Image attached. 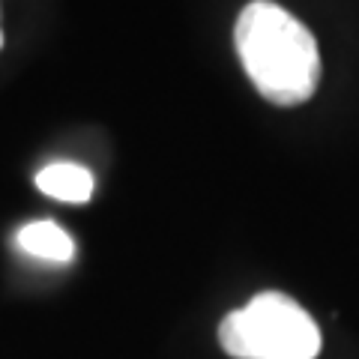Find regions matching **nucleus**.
<instances>
[{"instance_id": "nucleus-1", "label": "nucleus", "mask_w": 359, "mask_h": 359, "mask_svg": "<svg viewBox=\"0 0 359 359\" xmlns=\"http://www.w3.org/2000/svg\"><path fill=\"white\" fill-rule=\"evenodd\" d=\"M233 45L257 93L273 105H299L320 81V54L311 30L269 0H255L240 13Z\"/></svg>"}, {"instance_id": "nucleus-2", "label": "nucleus", "mask_w": 359, "mask_h": 359, "mask_svg": "<svg viewBox=\"0 0 359 359\" xmlns=\"http://www.w3.org/2000/svg\"><path fill=\"white\" fill-rule=\"evenodd\" d=\"M219 341L233 359H318L320 330L309 311L285 294H257L231 311L219 327Z\"/></svg>"}, {"instance_id": "nucleus-3", "label": "nucleus", "mask_w": 359, "mask_h": 359, "mask_svg": "<svg viewBox=\"0 0 359 359\" xmlns=\"http://www.w3.org/2000/svg\"><path fill=\"white\" fill-rule=\"evenodd\" d=\"M36 186H39V192H45L48 198L66 201V204H84V201L93 198L96 183L87 168L75 165V162H54L36 174Z\"/></svg>"}, {"instance_id": "nucleus-4", "label": "nucleus", "mask_w": 359, "mask_h": 359, "mask_svg": "<svg viewBox=\"0 0 359 359\" xmlns=\"http://www.w3.org/2000/svg\"><path fill=\"white\" fill-rule=\"evenodd\" d=\"M18 249L27 252L33 257H42V261H54V264H66L72 261L75 255V243L66 233L60 224L54 222H30L18 231Z\"/></svg>"}, {"instance_id": "nucleus-5", "label": "nucleus", "mask_w": 359, "mask_h": 359, "mask_svg": "<svg viewBox=\"0 0 359 359\" xmlns=\"http://www.w3.org/2000/svg\"><path fill=\"white\" fill-rule=\"evenodd\" d=\"M0 45H4V36H0Z\"/></svg>"}]
</instances>
